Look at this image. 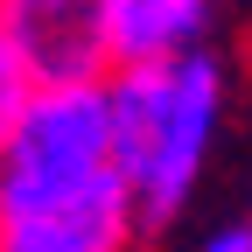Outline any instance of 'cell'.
<instances>
[{"mask_svg":"<svg viewBox=\"0 0 252 252\" xmlns=\"http://www.w3.org/2000/svg\"><path fill=\"white\" fill-rule=\"evenodd\" d=\"M203 252H252V224H217L203 238Z\"/></svg>","mask_w":252,"mask_h":252,"instance_id":"cell-7","label":"cell"},{"mask_svg":"<svg viewBox=\"0 0 252 252\" xmlns=\"http://www.w3.org/2000/svg\"><path fill=\"white\" fill-rule=\"evenodd\" d=\"M0 252H98V245L63 238V231H0Z\"/></svg>","mask_w":252,"mask_h":252,"instance_id":"cell-6","label":"cell"},{"mask_svg":"<svg viewBox=\"0 0 252 252\" xmlns=\"http://www.w3.org/2000/svg\"><path fill=\"white\" fill-rule=\"evenodd\" d=\"M28 98H35V77L21 70V56L7 49V35H0V147H7V133L21 126V112H28Z\"/></svg>","mask_w":252,"mask_h":252,"instance_id":"cell-5","label":"cell"},{"mask_svg":"<svg viewBox=\"0 0 252 252\" xmlns=\"http://www.w3.org/2000/svg\"><path fill=\"white\" fill-rule=\"evenodd\" d=\"M0 231H63L98 252L133 238L98 84H35L21 126L0 147Z\"/></svg>","mask_w":252,"mask_h":252,"instance_id":"cell-1","label":"cell"},{"mask_svg":"<svg viewBox=\"0 0 252 252\" xmlns=\"http://www.w3.org/2000/svg\"><path fill=\"white\" fill-rule=\"evenodd\" d=\"M105 140H112V175L126 189L133 231H161L189 203L217 119H224V63L210 49L175 56V63H140L112 70L105 84Z\"/></svg>","mask_w":252,"mask_h":252,"instance_id":"cell-2","label":"cell"},{"mask_svg":"<svg viewBox=\"0 0 252 252\" xmlns=\"http://www.w3.org/2000/svg\"><path fill=\"white\" fill-rule=\"evenodd\" d=\"M0 35L35 84H105V0H0Z\"/></svg>","mask_w":252,"mask_h":252,"instance_id":"cell-3","label":"cell"},{"mask_svg":"<svg viewBox=\"0 0 252 252\" xmlns=\"http://www.w3.org/2000/svg\"><path fill=\"white\" fill-rule=\"evenodd\" d=\"M217 21V0H105V49L112 70L196 56Z\"/></svg>","mask_w":252,"mask_h":252,"instance_id":"cell-4","label":"cell"}]
</instances>
